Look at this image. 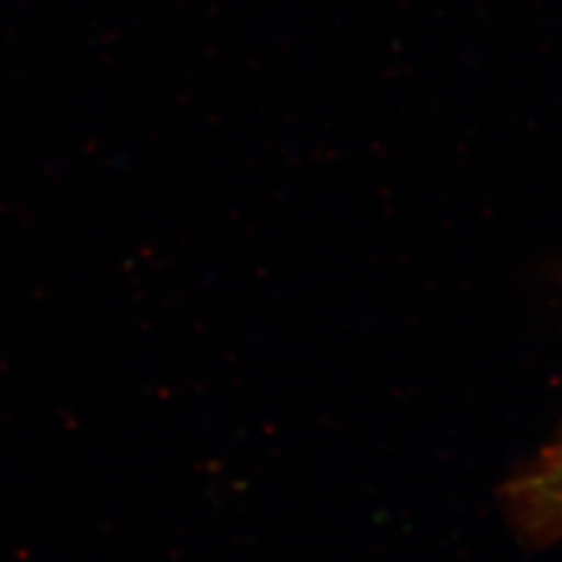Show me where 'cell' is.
<instances>
[{
	"instance_id": "cell-1",
	"label": "cell",
	"mask_w": 562,
	"mask_h": 562,
	"mask_svg": "<svg viewBox=\"0 0 562 562\" xmlns=\"http://www.w3.org/2000/svg\"><path fill=\"white\" fill-rule=\"evenodd\" d=\"M514 520L537 539L562 537V443L508 490Z\"/></svg>"
}]
</instances>
